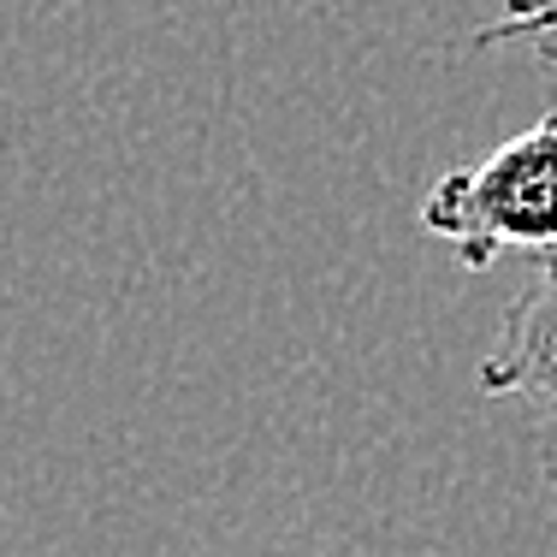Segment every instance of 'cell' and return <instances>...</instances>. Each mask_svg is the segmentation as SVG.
I'll use <instances>...</instances> for the list:
<instances>
[{"label":"cell","instance_id":"7a4b0ae2","mask_svg":"<svg viewBox=\"0 0 557 557\" xmlns=\"http://www.w3.org/2000/svg\"><path fill=\"white\" fill-rule=\"evenodd\" d=\"M481 392L557 416V249H546L534 278L504 302L481 362Z\"/></svg>","mask_w":557,"mask_h":557},{"label":"cell","instance_id":"6da1fadb","mask_svg":"<svg viewBox=\"0 0 557 557\" xmlns=\"http://www.w3.org/2000/svg\"><path fill=\"white\" fill-rule=\"evenodd\" d=\"M421 232L450 244L462 268L486 273L504 249H557V113L504 137L493 154L450 166L421 202Z\"/></svg>","mask_w":557,"mask_h":557},{"label":"cell","instance_id":"3957f363","mask_svg":"<svg viewBox=\"0 0 557 557\" xmlns=\"http://www.w3.org/2000/svg\"><path fill=\"white\" fill-rule=\"evenodd\" d=\"M474 48H528L552 77V108L557 113V0H504L498 18L474 30Z\"/></svg>","mask_w":557,"mask_h":557}]
</instances>
